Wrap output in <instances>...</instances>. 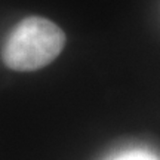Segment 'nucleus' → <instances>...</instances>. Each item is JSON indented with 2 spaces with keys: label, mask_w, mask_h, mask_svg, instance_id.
<instances>
[{
  "label": "nucleus",
  "mask_w": 160,
  "mask_h": 160,
  "mask_svg": "<svg viewBox=\"0 0 160 160\" xmlns=\"http://www.w3.org/2000/svg\"><path fill=\"white\" fill-rule=\"evenodd\" d=\"M65 34L43 17H27L15 25L2 48V61L15 71H34L46 67L62 52Z\"/></svg>",
  "instance_id": "obj_1"
},
{
  "label": "nucleus",
  "mask_w": 160,
  "mask_h": 160,
  "mask_svg": "<svg viewBox=\"0 0 160 160\" xmlns=\"http://www.w3.org/2000/svg\"><path fill=\"white\" fill-rule=\"evenodd\" d=\"M111 160H160V157L153 151H148V150L135 148L116 156L114 159Z\"/></svg>",
  "instance_id": "obj_2"
}]
</instances>
